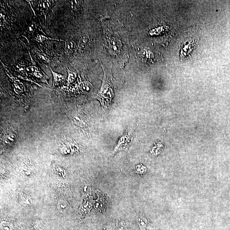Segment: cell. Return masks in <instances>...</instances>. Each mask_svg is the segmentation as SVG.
I'll return each mask as SVG.
<instances>
[{
	"mask_svg": "<svg viewBox=\"0 0 230 230\" xmlns=\"http://www.w3.org/2000/svg\"><path fill=\"white\" fill-rule=\"evenodd\" d=\"M115 23L107 22L104 23V35L108 52L112 56H115L120 59H126V46L125 33H119V29L121 26H119L118 29L115 28Z\"/></svg>",
	"mask_w": 230,
	"mask_h": 230,
	"instance_id": "1",
	"label": "cell"
},
{
	"mask_svg": "<svg viewBox=\"0 0 230 230\" xmlns=\"http://www.w3.org/2000/svg\"><path fill=\"white\" fill-rule=\"evenodd\" d=\"M104 73L103 84L100 91L97 95V99L100 102L102 107L107 109L111 104L112 100L114 96L113 91V81L111 74Z\"/></svg>",
	"mask_w": 230,
	"mask_h": 230,
	"instance_id": "2",
	"label": "cell"
},
{
	"mask_svg": "<svg viewBox=\"0 0 230 230\" xmlns=\"http://www.w3.org/2000/svg\"><path fill=\"white\" fill-rule=\"evenodd\" d=\"M1 142L7 147L13 146L18 139V134L14 128L10 126L2 128L1 129Z\"/></svg>",
	"mask_w": 230,
	"mask_h": 230,
	"instance_id": "3",
	"label": "cell"
},
{
	"mask_svg": "<svg viewBox=\"0 0 230 230\" xmlns=\"http://www.w3.org/2000/svg\"><path fill=\"white\" fill-rule=\"evenodd\" d=\"M134 138H135L134 130V129H131L119 139L118 144L115 147L114 150L111 155H113L119 151L127 149L132 144Z\"/></svg>",
	"mask_w": 230,
	"mask_h": 230,
	"instance_id": "4",
	"label": "cell"
},
{
	"mask_svg": "<svg viewBox=\"0 0 230 230\" xmlns=\"http://www.w3.org/2000/svg\"><path fill=\"white\" fill-rule=\"evenodd\" d=\"M59 149L62 154L69 155L78 152L79 148L71 139L64 137L60 141Z\"/></svg>",
	"mask_w": 230,
	"mask_h": 230,
	"instance_id": "5",
	"label": "cell"
},
{
	"mask_svg": "<svg viewBox=\"0 0 230 230\" xmlns=\"http://www.w3.org/2000/svg\"><path fill=\"white\" fill-rule=\"evenodd\" d=\"M51 70L52 76H53V83H52V88L59 85L61 83L65 81V77L63 75L61 74H57L56 72L53 71L51 68Z\"/></svg>",
	"mask_w": 230,
	"mask_h": 230,
	"instance_id": "6",
	"label": "cell"
},
{
	"mask_svg": "<svg viewBox=\"0 0 230 230\" xmlns=\"http://www.w3.org/2000/svg\"><path fill=\"white\" fill-rule=\"evenodd\" d=\"M137 223L141 229L147 230L148 228V223L146 218L143 217H139L137 219Z\"/></svg>",
	"mask_w": 230,
	"mask_h": 230,
	"instance_id": "7",
	"label": "cell"
},
{
	"mask_svg": "<svg viewBox=\"0 0 230 230\" xmlns=\"http://www.w3.org/2000/svg\"><path fill=\"white\" fill-rule=\"evenodd\" d=\"M68 72V77H67V82L69 84H71L74 82L75 78H76V74L74 72L71 71L67 69Z\"/></svg>",
	"mask_w": 230,
	"mask_h": 230,
	"instance_id": "8",
	"label": "cell"
},
{
	"mask_svg": "<svg viewBox=\"0 0 230 230\" xmlns=\"http://www.w3.org/2000/svg\"><path fill=\"white\" fill-rule=\"evenodd\" d=\"M117 230H127L125 223L122 221H119L116 224Z\"/></svg>",
	"mask_w": 230,
	"mask_h": 230,
	"instance_id": "9",
	"label": "cell"
},
{
	"mask_svg": "<svg viewBox=\"0 0 230 230\" xmlns=\"http://www.w3.org/2000/svg\"><path fill=\"white\" fill-rule=\"evenodd\" d=\"M146 167H145L143 165H139L136 167V172L138 174H143L144 173L146 172Z\"/></svg>",
	"mask_w": 230,
	"mask_h": 230,
	"instance_id": "10",
	"label": "cell"
},
{
	"mask_svg": "<svg viewBox=\"0 0 230 230\" xmlns=\"http://www.w3.org/2000/svg\"><path fill=\"white\" fill-rule=\"evenodd\" d=\"M1 228L3 230H13L12 227L8 222H2L1 224Z\"/></svg>",
	"mask_w": 230,
	"mask_h": 230,
	"instance_id": "11",
	"label": "cell"
},
{
	"mask_svg": "<svg viewBox=\"0 0 230 230\" xmlns=\"http://www.w3.org/2000/svg\"><path fill=\"white\" fill-rule=\"evenodd\" d=\"M36 39L37 41L40 42H42L45 41V40H50L52 39H51V38H49L46 37V36H44V35H39V36H38L36 38Z\"/></svg>",
	"mask_w": 230,
	"mask_h": 230,
	"instance_id": "12",
	"label": "cell"
},
{
	"mask_svg": "<svg viewBox=\"0 0 230 230\" xmlns=\"http://www.w3.org/2000/svg\"><path fill=\"white\" fill-rule=\"evenodd\" d=\"M59 206H60V208H62V209H65V208L66 207V206L65 205H62V204H59Z\"/></svg>",
	"mask_w": 230,
	"mask_h": 230,
	"instance_id": "13",
	"label": "cell"
},
{
	"mask_svg": "<svg viewBox=\"0 0 230 230\" xmlns=\"http://www.w3.org/2000/svg\"></svg>",
	"mask_w": 230,
	"mask_h": 230,
	"instance_id": "14",
	"label": "cell"
}]
</instances>
